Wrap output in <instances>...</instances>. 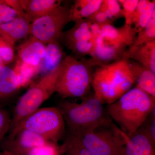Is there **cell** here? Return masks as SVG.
<instances>
[{"label":"cell","mask_w":155,"mask_h":155,"mask_svg":"<svg viewBox=\"0 0 155 155\" xmlns=\"http://www.w3.org/2000/svg\"><path fill=\"white\" fill-rule=\"evenodd\" d=\"M2 155H15L14 154L12 153L9 152L8 151H7L4 150L3 152H2Z\"/></svg>","instance_id":"obj_34"},{"label":"cell","mask_w":155,"mask_h":155,"mask_svg":"<svg viewBox=\"0 0 155 155\" xmlns=\"http://www.w3.org/2000/svg\"><path fill=\"white\" fill-rule=\"evenodd\" d=\"M18 54L23 64L31 67L41 65L46 53V45L33 36L19 46Z\"/></svg>","instance_id":"obj_12"},{"label":"cell","mask_w":155,"mask_h":155,"mask_svg":"<svg viewBox=\"0 0 155 155\" xmlns=\"http://www.w3.org/2000/svg\"><path fill=\"white\" fill-rule=\"evenodd\" d=\"M5 2L17 12L19 17L24 18V13L22 9L20 0H5Z\"/></svg>","instance_id":"obj_33"},{"label":"cell","mask_w":155,"mask_h":155,"mask_svg":"<svg viewBox=\"0 0 155 155\" xmlns=\"http://www.w3.org/2000/svg\"><path fill=\"white\" fill-rule=\"evenodd\" d=\"M149 2L150 1H148V0H139V1L138 4H137L136 8L134 11V14L132 21H131L132 26H133V25H135L137 22L142 12H143L144 8Z\"/></svg>","instance_id":"obj_32"},{"label":"cell","mask_w":155,"mask_h":155,"mask_svg":"<svg viewBox=\"0 0 155 155\" xmlns=\"http://www.w3.org/2000/svg\"><path fill=\"white\" fill-rule=\"evenodd\" d=\"M63 64L56 92L63 100L86 96L91 86L94 66L89 60L79 61L70 55L65 57Z\"/></svg>","instance_id":"obj_5"},{"label":"cell","mask_w":155,"mask_h":155,"mask_svg":"<svg viewBox=\"0 0 155 155\" xmlns=\"http://www.w3.org/2000/svg\"><path fill=\"white\" fill-rule=\"evenodd\" d=\"M99 10L104 11L112 23L123 16V11L119 1L103 0Z\"/></svg>","instance_id":"obj_23"},{"label":"cell","mask_w":155,"mask_h":155,"mask_svg":"<svg viewBox=\"0 0 155 155\" xmlns=\"http://www.w3.org/2000/svg\"><path fill=\"white\" fill-rule=\"evenodd\" d=\"M14 47L2 39L0 38V58L6 65L14 60Z\"/></svg>","instance_id":"obj_30"},{"label":"cell","mask_w":155,"mask_h":155,"mask_svg":"<svg viewBox=\"0 0 155 155\" xmlns=\"http://www.w3.org/2000/svg\"><path fill=\"white\" fill-rule=\"evenodd\" d=\"M135 84L127 59L97 66L93 73L94 94L103 104H111L132 88Z\"/></svg>","instance_id":"obj_2"},{"label":"cell","mask_w":155,"mask_h":155,"mask_svg":"<svg viewBox=\"0 0 155 155\" xmlns=\"http://www.w3.org/2000/svg\"><path fill=\"white\" fill-rule=\"evenodd\" d=\"M153 41H155V12L145 27L137 34L132 45H141Z\"/></svg>","instance_id":"obj_22"},{"label":"cell","mask_w":155,"mask_h":155,"mask_svg":"<svg viewBox=\"0 0 155 155\" xmlns=\"http://www.w3.org/2000/svg\"><path fill=\"white\" fill-rule=\"evenodd\" d=\"M122 59L136 61L155 74V41L141 45H131L123 53Z\"/></svg>","instance_id":"obj_13"},{"label":"cell","mask_w":155,"mask_h":155,"mask_svg":"<svg viewBox=\"0 0 155 155\" xmlns=\"http://www.w3.org/2000/svg\"><path fill=\"white\" fill-rule=\"evenodd\" d=\"M5 65H6L4 63L2 60L0 58V66H5Z\"/></svg>","instance_id":"obj_35"},{"label":"cell","mask_w":155,"mask_h":155,"mask_svg":"<svg viewBox=\"0 0 155 155\" xmlns=\"http://www.w3.org/2000/svg\"><path fill=\"white\" fill-rule=\"evenodd\" d=\"M127 60L136 87L155 97V74L138 62Z\"/></svg>","instance_id":"obj_16"},{"label":"cell","mask_w":155,"mask_h":155,"mask_svg":"<svg viewBox=\"0 0 155 155\" xmlns=\"http://www.w3.org/2000/svg\"><path fill=\"white\" fill-rule=\"evenodd\" d=\"M139 0H119L122 5L123 16L125 17V25L132 26L131 24L134 14Z\"/></svg>","instance_id":"obj_26"},{"label":"cell","mask_w":155,"mask_h":155,"mask_svg":"<svg viewBox=\"0 0 155 155\" xmlns=\"http://www.w3.org/2000/svg\"><path fill=\"white\" fill-rule=\"evenodd\" d=\"M155 106L146 120L137 130L147 138L152 144H155Z\"/></svg>","instance_id":"obj_24"},{"label":"cell","mask_w":155,"mask_h":155,"mask_svg":"<svg viewBox=\"0 0 155 155\" xmlns=\"http://www.w3.org/2000/svg\"><path fill=\"white\" fill-rule=\"evenodd\" d=\"M71 6H60L31 23L30 35L45 45L58 41L65 26L71 22Z\"/></svg>","instance_id":"obj_10"},{"label":"cell","mask_w":155,"mask_h":155,"mask_svg":"<svg viewBox=\"0 0 155 155\" xmlns=\"http://www.w3.org/2000/svg\"><path fill=\"white\" fill-rule=\"evenodd\" d=\"M137 34L132 26H103L96 40L91 58L89 60L94 67H97L121 60L123 53L133 43Z\"/></svg>","instance_id":"obj_3"},{"label":"cell","mask_w":155,"mask_h":155,"mask_svg":"<svg viewBox=\"0 0 155 155\" xmlns=\"http://www.w3.org/2000/svg\"><path fill=\"white\" fill-rule=\"evenodd\" d=\"M20 87L15 70L6 65L0 66V105L11 98Z\"/></svg>","instance_id":"obj_17"},{"label":"cell","mask_w":155,"mask_h":155,"mask_svg":"<svg viewBox=\"0 0 155 155\" xmlns=\"http://www.w3.org/2000/svg\"><path fill=\"white\" fill-rule=\"evenodd\" d=\"M75 22L72 28L62 33L60 39L75 55L91 56L101 27L87 18Z\"/></svg>","instance_id":"obj_9"},{"label":"cell","mask_w":155,"mask_h":155,"mask_svg":"<svg viewBox=\"0 0 155 155\" xmlns=\"http://www.w3.org/2000/svg\"><path fill=\"white\" fill-rule=\"evenodd\" d=\"M103 0H76L70 7V19L76 22L90 17L99 9Z\"/></svg>","instance_id":"obj_20"},{"label":"cell","mask_w":155,"mask_h":155,"mask_svg":"<svg viewBox=\"0 0 155 155\" xmlns=\"http://www.w3.org/2000/svg\"><path fill=\"white\" fill-rule=\"evenodd\" d=\"M87 19L100 25L101 27L107 25H112V22L108 19L105 13L99 9L95 13L90 17L87 18Z\"/></svg>","instance_id":"obj_31"},{"label":"cell","mask_w":155,"mask_h":155,"mask_svg":"<svg viewBox=\"0 0 155 155\" xmlns=\"http://www.w3.org/2000/svg\"><path fill=\"white\" fill-rule=\"evenodd\" d=\"M31 23L23 17H18L0 25V38L14 46L16 42L30 35Z\"/></svg>","instance_id":"obj_14"},{"label":"cell","mask_w":155,"mask_h":155,"mask_svg":"<svg viewBox=\"0 0 155 155\" xmlns=\"http://www.w3.org/2000/svg\"><path fill=\"white\" fill-rule=\"evenodd\" d=\"M18 16L17 12L6 3L5 0H0V25L10 22Z\"/></svg>","instance_id":"obj_29"},{"label":"cell","mask_w":155,"mask_h":155,"mask_svg":"<svg viewBox=\"0 0 155 155\" xmlns=\"http://www.w3.org/2000/svg\"><path fill=\"white\" fill-rule=\"evenodd\" d=\"M155 106V97L136 86L107 105V111L119 128L130 137L146 120Z\"/></svg>","instance_id":"obj_1"},{"label":"cell","mask_w":155,"mask_h":155,"mask_svg":"<svg viewBox=\"0 0 155 155\" xmlns=\"http://www.w3.org/2000/svg\"><path fill=\"white\" fill-rule=\"evenodd\" d=\"M52 142L48 141L30 130H21L12 137L4 141V150L15 155H26L35 148L43 146Z\"/></svg>","instance_id":"obj_11"},{"label":"cell","mask_w":155,"mask_h":155,"mask_svg":"<svg viewBox=\"0 0 155 155\" xmlns=\"http://www.w3.org/2000/svg\"><path fill=\"white\" fill-rule=\"evenodd\" d=\"M155 12V1H150L147 5L142 12L137 22L133 28L135 29L137 33L142 30L149 22L153 14Z\"/></svg>","instance_id":"obj_25"},{"label":"cell","mask_w":155,"mask_h":155,"mask_svg":"<svg viewBox=\"0 0 155 155\" xmlns=\"http://www.w3.org/2000/svg\"><path fill=\"white\" fill-rule=\"evenodd\" d=\"M65 58L63 49L58 41L46 45V53L41 64L40 72L44 74H49L60 66Z\"/></svg>","instance_id":"obj_19"},{"label":"cell","mask_w":155,"mask_h":155,"mask_svg":"<svg viewBox=\"0 0 155 155\" xmlns=\"http://www.w3.org/2000/svg\"><path fill=\"white\" fill-rule=\"evenodd\" d=\"M71 134L94 155H122L124 152L126 135L111 120Z\"/></svg>","instance_id":"obj_6"},{"label":"cell","mask_w":155,"mask_h":155,"mask_svg":"<svg viewBox=\"0 0 155 155\" xmlns=\"http://www.w3.org/2000/svg\"><path fill=\"white\" fill-rule=\"evenodd\" d=\"M11 116L2 105H0V141L5 138L11 126Z\"/></svg>","instance_id":"obj_27"},{"label":"cell","mask_w":155,"mask_h":155,"mask_svg":"<svg viewBox=\"0 0 155 155\" xmlns=\"http://www.w3.org/2000/svg\"><path fill=\"white\" fill-rule=\"evenodd\" d=\"M122 155H155L154 146L144 134L137 130L130 137L126 135Z\"/></svg>","instance_id":"obj_18"},{"label":"cell","mask_w":155,"mask_h":155,"mask_svg":"<svg viewBox=\"0 0 155 155\" xmlns=\"http://www.w3.org/2000/svg\"><path fill=\"white\" fill-rule=\"evenodd\" d=\"M61 153L57 143L51 142L43 146L35 148L26 155H60Z\"/></svg>","instance_id":"obj_28"},{"label":"cell","mask_w":155,"mask_h":155,"mask_svg":"<svg viewBox=\"0 0 155 155\" xmlns=\"http://www.w3.org/2000/svg\"><path fill=\"white\" fill-rule=\"evenodd\" d=\"M3 155L2 152H1V153H0V155Z\"/></svg>","instance_id":"obj_36"},{"label":"cell","mask_w":155,"mask_h":155,"mask_svg":"<svg viewBox=\"0 0 155 155\" xmlns=\"http://www.w3.org/2000/svg\"><path fill=\"white\" fill-rule=\"evenodd\" d=\"M23 129L30 130L48 141L57 143L65 132V122L58 107L39 108L25 118L16 130L9 134L8 137H12Z\"/></svg>","instance_id":"obj_8"},{"label":"cell","mask_w":155,"mask_h":155,"mask_svg":"<svg viewBox=\"0 0 155 155\" xmlns=\"http://www.w3.org/2000/svg\"><path fill=\"white\" fill-rule=\"evenodd\" d=\"M82 98L81 102L63 100L58 105L70 134L87 130L111 119L106 116L104 104L94 94Z\"/></svg>","instance_id":"obj_4"},{"label":"cell","mask_w":155,"mask_h":155,"mask_svg":"<svg viewBox=\"0 0 155 155\" xmlns=\"http://www.w3.org/2000/svg\"><path fill=\"white\" fill-rule=\"evenodd\" d=\"M63 68L62 61L57 69L43 75L19 98L11 118L9 134L16 130L25 118L39 109L42 104L56 92L57 82Z\"/></svg>","instance_id":"obj_7"},{"label":"cell","mask_w":155,"mask_h":155,"mask_svg":"<svg viewBox=\"0 0 155 155\" xmlns=\"http://www.w3.org/2000/svg\"><path fill=\"white\" fill-rule=\"evenodd\" d=\"M24 18L30 23L61 5L59 0H20Z\"/></svg>","instance_id":"obj_15"},{"label":"cell","mask_w":155,"mask_h":155,"mask_svg":"<svg viewBox=\"0 0 155 155\" xmlns=\"http://www.w3.org/2000/svg\"><path fill=\"white\" fill-rule=\"evenodd\" d=\"M1 152H0V153H1Z\"/></svg>","instance_id":"obj_37"},{"label":"cell","mask_w":155,"mask_h":155,"mask_svg":"<svg viewBox=\"0 0 155 155\" xmlns=\"http://www.w3.org/2000/svg\"><path fill=\"white\" fill-rule=\"evenodd\" d=\"M60 150L66 155H94L84 146L76 137L71 134L60 148Z\"/></svg>","instance_id":"obj_21"}]
</instances>
